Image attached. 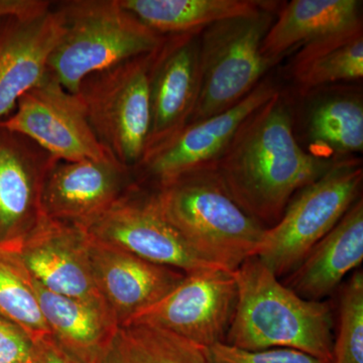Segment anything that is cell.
<instances>
[{"label":"cell","instance_id":"d6986e66","mask_svg":"<svg viewBox=\"0 0 363 363\" xmlns=\"http://www.w3.org/2000/svg\"><path fill=\"white\" fill-rule=\"evenodd\" d=\"M362 260L363 199L360 197L330 233L281 281L301 298L321 302L333 295Z\"/></svg>","mask_w":363,"mask_h":363},{"label":"cell","instance_id":"ffe728a7","mask_svg":"<svg viewBox=\"0 0 363 363\" xmlns=\"http://www.w3.org/2000/svg\"><path fill=\"white\" fill-rule=\"evenodd\" d=\"M362 4L358 0H293L284 4L262 42V55L274 67L303 45L362 23Z\"/></svg>","mask_w":363,"mask_h":363},{"label":"cell","instance_id":"9a60e30c","mask_svg":"<svg viewBox=\"0 0 363 363\" xmlns=\"http://www.w3.org/2000/svg\"><path fill=\"white\" fill-rule=\"evenodd\" d=\"M55 160L26 136L0 128V247L16 252L44 218L43 189Z\"/></svg>","mask_w":363,"mask_h":363},{"label":"cell","instance_id":"7c38bea8","mask_svg":"<svg viewBox=\"0 0 363 363\" xmlns=\"http://www.w3.org/2000/svg\"><path fill=\"white\" fill-rule=\"evenodd\" d=\"M135 183L133 169L111 155L97 160H55L43 189L44 216L87 229Z\"/></svg>","mask_w":363,"mask_h":363},{"label":"cell","instance_id":"4fadbf2b","mask_svg":"<svg viewBox=\"0 0 363 363\" xmlns=\"http://www.w3.org/2000/svg\"><path fill=\"white\" fill-rule=\"evenodd\" d=\"M61 33L54 2L43 0L0 23V123L49 77L48 63Z\"/></svg>","mask_w":363,"mask_h":363},{"label":"cell","instance_id":"8992f818","mask_svg":"<svg viewBox=\"0 0 363 363\" xmlns=\"http://www.w3.org/2000/svg\"><path fill=\"white\" fill-rule=\"evenodd\" d=\"M362 159L335 162L296 193L278 223L267 229L255 257L279 279L286 278L362 197Z\"/></svg>","mask_w":363,"mask_h":363},{"label":"cell","instance_id":"ac0fdd59","mask_svg":"<svg viewBox=\"0 0 363 363\" xmlns=\"http://www.w3.org/2000/svg\"><path fill=\"white\" fill-rule=\"evenodd\" d=\"M307 98L303 117L306 152L341 161L363 150V97L359 88L342 84L318 88Z\"/></svg>","mask_w":363,"mask_h":363},{"label":"cell","instance_id":"5b68a950","mask_svg":"<svg viewBox=\"0 0 363 363\" xmlns=\"http://www.w3.org/2000/svg\"><path fill=\"white\" fill-rule=\"evenodd\" d=\"M278 4L218 21L200 33L199 87L189 123L228 111L264 80L272 65L262 55V45Z\"/></svg>","mask_w":363,"mask_h":363},{"label":"cell","instance_id":"9c48e42d","mask_svg":"<svg viewBox=\"0 0 363 363\" xmlns=\"http://www.w3.org/2000/svg\"><path fill=\"white\" fill-rule=\"evenodd\" d=\"M86 230L104 245L185 274L215 267L203 262L189 247L164 216L155 191L136 182Z\"/></svg>","mask_w":363,"mask_h":363},{"label":"cell","instance_id":"4dcf8cb0","mask_svg":"<svg viewBox=\"0 0 363 363\" xmlns=\"http://www.w3.org/2000/svg\"><path fill=\"white\" fill-rule=\"evenodd\" d=\"M16 363H33V358L30 360H28V362H16Z\"/></svg>","mask_w":363,"mask_h":363},{"label":"cell","instance_id":"d4e9b609","mask_svg":"<svg viewBox=\"0 0 363 363\" xmlns=\"http://www.w3.org/2000/svg\"><path fill=\"white\" fill-rule=\"evenodd\" d=\"M0 317L20 326L35 342L51 335L32 281L16 252L0 247Z\"/></svg>","mask_w":363,"mask_h":363},{"label":"cell","instance_id":"6da1fadb","mask_svg":"<svg viewBox=\"0 0 363 363\" xmlns=\"http://www.w3.org/2000/svg\"><path fill=\"white\" fill-rule=\"evenodd\" d=\"M337 162L303 149L290 104L278 92L241 123L213 168L234 201L269 229L298 191Z\"/></svg>","mask_w":363,"mask_h":363},{"label":"cell","instance_id":"52a82bcc","mask_svg":"<svg viewBox=\"0 0 363 363\" xmlns=\"http://www.w3.org/2000/svg\"><path fill=\"white\" fill-rule=\"evenodd\" d=\"M159 48L88 76L76 93L102 147L133 171L149 142L150 80Z\"/></svg>","mask_w":363,"mask_h":363},{"label":"cell","instance_id":"83f0119b","mask_svg":"<svg viewBox=\"0 0 363 363\" xmlns=\"http://www.w3.org/2000/svg\"><path fill=\"white\" fill-rule=\"evenodd\" d=\"M35 342L20 326L0 317V363L28 362L33 358Z\"/></svg>","mask_w":363,"mask_h":363},{"label":"cell","instance_id":"7402d4cb","mask_svg":"<svg viewBox=\"0 0 363 363\" xmlns=\"http://www.w3.org/2000/svg\"><path fill=\"white\" fill-rule=\"evenodd\" d=\"M291 75L301 96L326 86L363 78V25L303 45L291 64Z\"/></svg>","mask_w":363,"mask_h":363},{"label":"cell","instance_id":"5bb4252c","mask_svg":"<svg viewBox=\"0 0 363 363\" xmlns=\"http://www.w3.org/2000/svg\"><path fill=\"white\" fill-rule=\"evenodd\" d=\"M89 243L85 228L44 217L16 255L28 274L47 290L108 314L95 285Z\"/></svg>","mask_w":363,"mask_h":363},{"label":"cell","instance_id":"cb8c5ba5","mask_svg":"<svg viewBox=\"0 0 363 363\" xmlns=\"http://www.w3.org/2000/svg\"><path fill=\"white\" fill-rule=\"evenodd\" d=\"M99 363H212L207 350L173 332L145 323L114 329Z\"/></svg>","mask_w":363,"mask_h":363},{"label":"cell","instance_id":"44dd1931","mask_svg":"<svg viewBox=\"0 0 363 363\" xmlns=\"http://www.w3.org/2000/svg\"><path fill=\"white\" fill-rule=\"evenodd\" d=\"M30 278L54 340L79 362L99 363L116 327L108 314L83 301L52 293Z\"/></svg>","mask_w":363,"mask_h":363},{"label":"cell","instance_id":"8fae6325","mask_svg":"<svg viewBox=\"0 0 363 363\" xmlns=\"http://www.w3.org/2000/svg\"><path fill=\"white\" fill-rule=\"evenodd\" d=\"M278 92V86L264 79L228 111L187 124L168 143L145 157L133 171L136 183L155 188L192 169L214 166L241 123Z\"/></svg>","mask_w":363,"mask_h":363},{"label":"cell","instance_id":"277c9868","mask_svg":"<svg viewBox=\"0 0 363 363\" xmlns=\"http://www.w3.org/2000/svg\"><path fill=\"white\" fill-rule=\"evenodd\" d=\"M55 6L62 33L48 69L50 77L74 94L88 76L154 51L166 39L119 0H72Z\"/></svg>","mask_w":363,"mask_h":363},{"label":"cell","instance_id":"ba28073f","mask_svg":"<svg viewBox=\"0 0 363 363\" xmlns=\"http://www.w3.org/2000/svg\"><path fill=\"white\" fill-rule=\"evenodd\" d=\"M238 303L234 272L203 267L186 274L171 293L130 322L161 327L208 350L225 343Z\"/></svg>","mask_w":363,"mask_h":363},{"label":"cell","instance_id":"4316f807","mask_svg":"<svg viewBox=\"0 0 363 363\" xmlns=\"http://www.w3.org/2000/svg\"><path fill=\"white\" fill-rule=\"evenodd\" d=\"M207 352L212 363H324L303 351L286 347L248 351L218 343Z\"/></svg>","mask_w":363,"mask_h":363},{"label":"cell","instance_id":"484cf974","mask_svg":"<svg viewBox=\"0 0 363 363\" xmlns=\"http://www.w3.org/2000/svg\"><path fill=\"white\" fill-rule=\"evenodd\" d=\"M338 329L332 363H363V272L355 271L339 300Z\"/></svg>","mask_w":363,"mask_h":363},{"label":"cell","instance_id":"e0dca14e","mask_svg":"<svg viewBox=\"0 0 363 363\" xmlns=\"http://www.w3.org/2000/svg\"><path fill=\"white\" fill-rule=\"evenodd\" d=\"M200 33L168 35L157 50L150 80V130L145 157L190 121L199 87Z\"/></svg>","mask_w":363,"mask_h":363},{"label":"cell","instance_id":"f1b7e54d","mask_svg":"<svg viewBox=\"0 0 363 363\" xmlns=\"http://www.w3.org/2000/svg\"><path fill=\"white\" fill-rule=\"evenodd\" d=\"M33 363H82L59 345L51 335L35 342Z\"/></svg>","mask_w":363,"mask_h":363},{"label":"cell","instance_id":"603a6c76","mask_svg":"<svg viewBox=\"0 0 363 363\" xmlns=\"http://www.w3.org/2000/svg\"><path fill=\"white\" fill-rule=\"evenodd\" d=\"M264 0H119L128 13L162 37L202 32L227 18L257 13Z\"/></svg>","mask_w":363,"mask_h":363},{"label":"cell","instance_id":"3957f363","mask_svg":"<svg viewBox=\"0 0 363 363\" xmlns=\"http://www.w3.org/2000/svg\"><path fill=\"white\" fill-rule=\"evenodd\" d=\"M152 189L164 216L203 262L234 272L255 255L267 229L234 201L213 166Z\"/></svg>","mask_w":363,"mask_h":363},{"label":"cell","instance_id":"f546056e","mask_svg":"<svg viewBox=\"0 0 363 363\" xmlns=\"http://www.w3.org/2000/svg\"><path fill=\"white\" fill-rule=\"evenodd\" d=\"M35 0H0V23L4 18L28 9Z\"/></svg>","mask_w":363,"mask_h":363},{"label":"cell","instance_id":"7a4b0ae2","mask_svg":"<svg viewBox=\"0 0 363 363\" xmlns=\"http://www.w3.org/2000/svg\"><path fill=\"white\" fill-rule=\"evenodd\" d=\"M234 276L238 303L227 345L248 351L293 348L332 363L334 319L329 303L301 298L255 255Z\"/></svg>","mask_w":363,"mask_h":363},{"label":"cell","instance_id":"30bf717a","mask_svg":"<svg viewBox=\"0 0 363 363\" xmlns=\"http://www.w3.org/2000/svg\"><path fill=\"white\" fill-rule=\"evenodd\" d=\"M0 128L26 136L62 161L97 160L109 155L91 128L80 97L50 75L18 99Z\"/></svg>","mask_w":363,"mask_h":363},{"label":"cell","instance_id":"2e32d148","mask_svg":"<svg viewBox=\"0 0 363 363\" xmlns=\"http://www.w3.org/2000/svg\"><path fill=\"white\" fill-rule=\"evenodd\" d=\"M89 253L98 293L116 326L128 323L156 305L186 274L104 245L91 236Z\"/></svg>","mask_w":363,"mask_h":363}]
</instances>
